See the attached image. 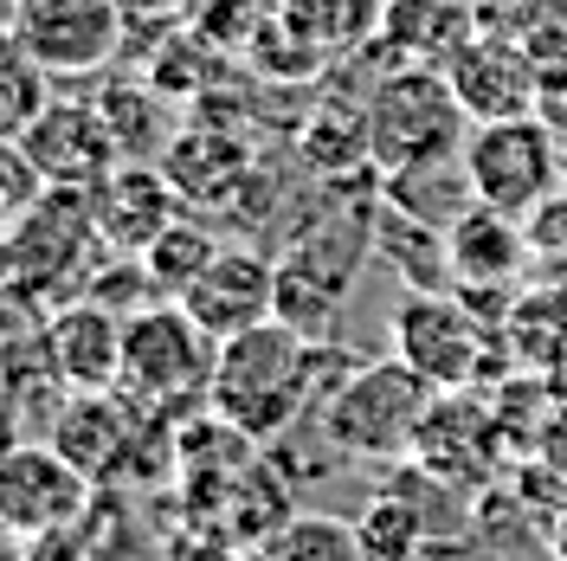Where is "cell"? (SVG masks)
<instances>
[{"label":"cell","instance_id":"6","mask_svg":"<svg viewBox=\"0 0 567 561\" xmlns=\"http://www.w3.org/2000/svg\"><path fill=\"white\" fill-rule=\"evenodd\" d=\"M213 343L207 329L187 316L181 297H162V304H148V310L123 316V394L142 400V407H175L187 394H207L213 381Z\"/></svg>","mask_w":567,"mask_h":561},{"label":"cell","instance_id":"17","mask_svg":"<svg viewBox=\"0 0 567 561\" xmlns=\"http://www.w3.org/2000/svg\"><path fill=\"white\" fill-rule=\"evenodd\" d=\"M445 246H452V278L458 284H529V233H523L516 213L471 201L445 226Z\"/></svg>","mask_w":567,"mask_h":561},{"label":"cell","instance_id":"21","mask_svg":"<svg viewBox=\"0 0 567 561\" xmlns=\"http://www.w3.org/2000/svg\"><path fill=\"white\" fill-rule=\"evenodd\" d=\"M162 98H168V91H142V84H130V78H116L104 98H97L123 155H136V162H162V149H168V136H175Z\"/></svg>","mask_w":567,"mask_h":561},{"label":"cell","instance_id":"19","mask_svg":"<svg viewBox=\"0 0 567 561\" xmlns=\"http://www.w3.org/2000/svg\"><path fill=\"white\" fill-rule=\"evenodd\" d=\"M374 258L388 265L400 290H452V246H445V226H432L420 213L381 201L374 207Z\"/></svg>","mask_w":567,"mask_h":561},{"label":"cell","instance_id":"23","mask_svg":"<svg viewBox=\"0 0 567 561\" xmlns=\"http://www.w3.org/2000/svg\"><path fill=\"white\" fill-rule=\"evenodd\" d=\"M52 71L39 65L33 52L13 39V27L0 33V142H20L33 130V116L52 104Z\"/></svg>","mask_w":567,"mask_h":561},{"label":"cell","instance_id":"14","mask_svg":"<svg viewBox=\"0 0 567 561\" xmlns=\"http://www.w3.org/2000/svg\"><path fill=\"white\" fill-rule=\"evenodd\" d=\"M142 400H130L123 387H104V394H71L59 426H52V446L91 478V484H110L130 471V452L142 439Z\"/></svg>","mask_w":567,"mask_h":561},{"label":"cell","instance_id":"29","mask_svg":"<svg viewBox=\"0 0 567 561\" xmlns=\"http://www.w3.org/2000/svg\"><path fill=\"white\" fill-rule=\"evenodd\" d=\"M509 7H523V0H477V13H509Z\"/></svg>","mask_w":567,"mask_h":561},{"label":"cell","instance_id":"28","mask_svg":"<svg viewBox=\"0 0 567 561\" xmlns=\"http://www.w3.org/2000/svg\"><path fill=\"white\" fill-rule=\"evenodd\" d=\"M548 549H555V561H567V503H561V517L548 523Z\"/></svg>","mask_w":567,"mask_h":561},{"label":"cell","instance_id":"27","mask_svg":"<svg viewBox=\"0 0 567 561\" xmlns=\"http://www.w3.org/2000/svg\"><path fill=\"white\" fill-rule=\"evenodd\" d=\"M45 187H52V181L39 175V162L27 155V142H0V220L13 226Z\"/></svg>","mask_w":567,"mask_h":561},{"label":"cell","instance_id":"25","mask_svg":"<svg viewBox=\"0 0 567 561\" xmlns=\"http://www.w3.org/2000/svg\"><path fill=\"white\" fill-rule=\"evenodd\" d=\"M361 542H368V561H413L425 542V510L406 491H374V503L361 510Z\"/></svg>","mask_w":567,"mask_h":561},{"label":"cell","instance_id":"20","mask_svg":"<svg viewBox=\"0 0 567 561\" xmlns=\"http://www.w3.org/2000/svg\"><path fill=\"white\" fill-rule=\"evenodd\" d=\"M503 343H509V361L542 375V381L567 375V284H548V278L523 284L516 310L503 323Z\"/></svg>","mask_w":567,"mask_h":561},{"label":"cell","instance_id":"22","mask_svg":"<svg viewBox=\"0 0 567 561\" xmlns=\"http://www.w3.org/2000/svg\"><path fill=\"white\" fill-rule=\"evenodd\" d=\"M265 561H368L361 529L342 517H317V510H297L265 536Z\"/></svg>","mask_w":567,"mask_h":561},{"label":"cell","instance_id":"13","mask_svg":"<svg viewBox=\"0 0 567 561\" xmlns=\"http://www.w3.org/2000/svg\"><path fill=\"white\" fill-rule=\"evenodd\" d=\"M452 91L471 123H496V116H523V110L542 104V71L523 52L516 33H477L458 59L445 65Z\"/></svg>","mask_w":567,"mask_h":561},{"label":"cell","instance_id":"24","mask_svg":"<svg viewBox=\"0 0 567 561\" xmlns=\"http://www.w3.org/2000/svg\"><path fill=\"white\" fill-rule=\"evenodd\" d=\"M213 252H219V239H213L194 213H181L168 233H155V246L142 252V265H148V278L162 284V297H181L213 265Z\"/></svg>","mask_w":567,"mask_h":561},{"label":"cell","instance_id":"18","mask_svg":"<svg viewBox=\"0 0 567 561\" xmlns=\"http://www.w3.org/2000/svg\"><path fill=\"white\" fill-rule=\"evenodd\" d=\"M381 39L400 65H452L477 39V0H388Z\"/></svg>","mask_w":567,"mask_h":561},{"label":"cell","instance_id":"9","mask_svg":"<svg viewBox=\"0 0 567 561\" xmlns=\"http://www.w3.org/2000/svg\"><path fill=\"white\" fill-rule=\"evenodd\" d=\"M20 142H27V155L39 162V175L52 187H91V181H104L123 162L116 130H110L97 98H52Z\"/></svg>","mask_w":567,"mask_h":561},{"label":"cell","instance_id":"26","mask_svg":"<svg viewBox=\"0 0 567 561\" xmlns=\"http://www.w3.org/2000/svg\"><path fill=\"white\" fill-rule=\"evenodd\" d=\"M523 233H529V278L567 284V187L548 194V201L523 220Z\"/></svg>","mask_w":567,"mask_h":561},{"label":"cell","instance_id":"1","mask_svg":"<svg viewBox=\"0 0 567 561\" xmlns=\"http://www.w3.org/2000/svg\"><path fill=\"white\" fill-rule=\"evenodd\" d=\"M317 394V343L297 336L290 323L265 316L239 336H226L213 355L207 407L251 446H278L290 426L310 414Z\"/></svg>","mask_w":567,"mask_h":561},{"label":"cell","instance_id":"8","mask_svg":"<svg viewBox=\"0 0 567 561\" xmlns=\"http://www.w3.org/2000/svg\"><path fill=\"white\" fill-rule=\"evenodd\" d=\"M84 194H91V220H97L104 252H136V258L155 246V233H168L181 213H187L175 194V181H168V169L162 162H136V155H123Z\"/></svg>","mask_w":567,"mask_h":561},{"label":"cell","instance_id":"12","mask_svg":"<svg viewBox=\"0 0 567 561\" xmlns=\"http://www.w3.org/2000/svg\"><path fill=\"white\" fill-rule=\"evenodd\" d=\"M181 304L213 343H226L278 310V258H265L258 246H219L207 272L181 290Z\"/></svg>","mask_w":567,"mask_h":561},{"label":"cell","instance_id":"11","mask_svg":"<svg viewBox=\"0 0 567 561\" xmlns=\"http://www.w3.org/2000/svg\"><path fill=\"white\" fill-rule=\"evenodd\" d=\"M91 478L59 446H13L0 452V523L13 536H52L84 510Z\"/></svg>","mask_w":567,"mask_h":561},{"label":"cell","instance_id":"5","mask_svg":"<svg viewBox=\"0 0 567 561\" xmlns=\"http://www.w3.org/2000/svg\"><path fill=\"white\" fill-rule=\"evenodd\" d=\"M464 162V181H471V201H484L496 213H516L529 220L548 194H561L567 181V155L548 116H496V123H471V136L458 149Z\"/></svg>","mask_w":567,"mask_h":561},{"label":"cell","instance_id":"3","mask_svg":"<svg viewBox=\"0 0 567 561\" xmlns=\"http://www.w3.org/2000/svg\"><path fill=\"white\" fill-rule=\"evenodd\" d=\"M471 116L445 65H393L368 98V155L381 175L425 169V162H458Z\"/></svg>","mask_w":567,"mask_h":561},{"label":"cell","instance_id":"30","mask_svg":"<svg viewBox=\"0 0 567 561\" xmlns=\"http://www.w3.org/2000/svg\"><path fill=\"white\" fill-rule=\"evenodd\" d=\"M7 27H13V0H0V33H7Z\"/></svg>","mask_w":567,"mask_h":561},{"label":"cell","instance_id":"31","mask_svg":"<svg viewBox=\"0 0 567 561\" xmlns=\"http://www.w3.org/2000/svg\"><path fill=\"white\" fill-rule=\"evenodd\" d=\"M458 561H484V555H458Z\"/></svg>","mask_w":567,"mask_h":561},{"label":"cell","instance_id":"32","mask_svg":"<svg viewBox=\"0 0 567 561\" xmlns=\"http://www.w3.org/2000/svg\"><path fill=\"white\" fill-rule=\"evenodd\" d=\"M251 561H265V549H258V555H251Z\"/></svg>","mask_w":567,"mask_h":561},{"label":"cell","instance_id":"7","mask_svg":"<svg viewBox=\"0 0 567 561\" xmlns=\"http://www.w3.org/2000/svg\"><path fill=\"white\" fill-rule=\"evenodd\" d=\"M13 39L52 78H91L123 45V0H13Z\"/></svg>","mask_w":567,"mask_h":561},{"label":"cell","instance_id":"15","mask_svg":"<svg viewBox=\"0 0 567 561\" xmlns=\"http://www.w3.org/2000/svg\"><path fill=\"white\" fill-rule=\"evenodd\" d=\"M45 355H52V375L71 394H104V387L123 381V316L104 310L97 297H78L65 310H52Z\"/></svg>","mask_w":567,"mask_h":561},{"label":"cell","instance_id":"10","mask_svg":"<svg viewBox=\"0 0 567 561\" xmlns=\"http://www.w3.org/2000/svg\"><path fill=\"white\" fill-rule=\"evenodd\" d=\"M496 439H503L496 407H484L471 387H452V394L432 400L420 439H413V458H420V471L432 478V484L477 491V484L491 478V465H496Z\"/></svg>","mask_w":567,"mask_h":561},{"label":"cell","instance_id":"4","mask_svg":"<svg viewBox=\"0 0 567 561\" xmlns=\"http://www.w3.org/2000/svg\"><path fill=\"white\" fill-rule=\"evenodd\" d=\"M393 355L406 368H420L439 394L452 387H484L509 368V343L484 316L464 304L458 290H406L388 316Z\"/></svg>","mask_w":567,"mask_h":561},{"label":"cell","instance_id":"16","mask_svg":"<svg viewBox=\"0 0 567 561\" xmlns=\"http://www.w3.org/2000/svg\"><path fill=\"white\" fill-rule=\"evenodd\" d=\"M162 169H168V181H175L181 207H219V201H239V187L251 181V149L233 136V130L187 123V130L168 136Z\"/></svg>","mask_w":567,"mask_h":561},{"label":"cell","instance_id":"2","mask_svg":"<svg viewBox=\"0 0 567 561\" xmlns=\"http://www.w3.org/2000/svg\"><path fill=\"white\" fill-rule=\"evenodd\" d=\"M432 400H439V387L425 381L420 368H406L400 355H388V361H354L317 400V420L329 452L393 465V458L413 452Z\"/></svg>","mask_w":567,"mask_h":561}]
</instances>
